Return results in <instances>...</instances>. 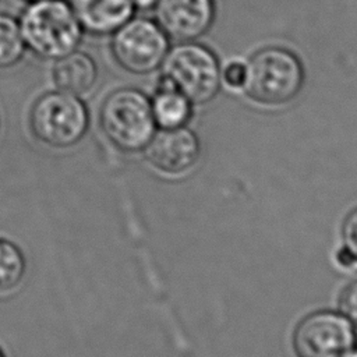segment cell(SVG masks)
<instances>
[{"label": "cell", "instance_id": "8992f818", "mask_svg": "<svg viewBox=\"0 0 357 357\" xmlns=\"http://www.w3.org/2000/svg\"><path fill=\"white\" fill-rule=\"evenodd\" d=\"M110 39V50L116 63L127 73L145 75L159 70L169 52V38L156 21L131 17Z\"/></svg>", "mask_w": 357, "mask_h": 357}, {"label": "cell", "instance_id": "9a60e30c", "mask_svg": "<svg viewBox=\"0 0 357 357\" xmlns=\"http://www.w3.org/2000/svg\"><path fill=\"white\" fill-rule=\"evenodd\" d=\"M342 241L336 261L346 268L357 266V208L351 211L343 222Z\"/></svg>", "mask_w": 357, "mask_h": 357}, {"label": "cell", "instance_id": "5b68a950", "mask_svg": "<svg viewBox=\"0 0 357 357\" xmlns=\"http://www.w3.org/2000/svg\"><path fill=\"white\" fill-rule=\"evenodd\" d=\"M248 63L244 92L257 103L278 106L294 99L303 88L304 68L289 49L269 46L258 50Z\"/></svg>", "mask_w": 357, "mask_h": 357}, {"label": "cell", "instance_id": "6da1fadb", "mask_svg": "<svg viewBox=\"0 0 357 357\" xmlns=\"http://www.w3.org/2000/svg\"><path fill=\"white\" fill-rule=\"evenodd\" d=\"M17 21L25 49L42 60L54 61L68 54L84 36L67 0L28 1Z\"/></svg>", "mask_w": 357, "mask_h": 357}, {"label": "cell", "instance_id": "9c48e42d", "mask_svg": "<svg viewBox=\"0 0 357 357\" xmlns=\"http://www.w3.org/2000/svg\"><path fill=\"white\" fill-rule=\"evenodd\" d=\"M145 149L146 159L155 169L177 176L197 163L201 145L195 132L183 126L155 132Z\"/></svg>", "mask_w": 357, "mask_h": 357}, {"label": "cell", "instance_id": "7c38bea8", "mask_svg": "<svg viewBox=\"0 0 357 357\" xmlns=\"http://www.w3.org/2000/svg\"><path fill=\"white\" fill-rule=\"evenodd\" d=\"M192 102L170 85L158 82L156 92L151 99L152 114L160 128L185 126L192 116Z\"/></svg>", "mask_w": 357, "mask_h": 357}, {"label": "cell", "instance_id": "d6986e66", "mask_svg": "<svg viewBox=\"0 0 357 357\" xmlns=\"http://www.w3.org/2000/svg\"><path fill=\"white\" fill-rule=\"evenodd\" d=\"M342 357H357V349L351 347L349 351H346Z\"/></svg>", "mask_w": 357, "mask_h": 357}, {"label": "cell", "instance_id": "3957f363", "mask_svg": "<svg viewBox=\"0 0 357 357\" xmlns=\"http://www.w3.org/2000/svg\"><path fill=\"white\" fill-rule=\"evenodd\" d=\"M160 84L170 85L192 103L212 100L220 89V63L216 54L195 40L177 42L160 64Z\"/></svg>", "mask_w": 357, "mask_h": 357}, {"label": "cell", "instance_id": "7a4b0ae2", "mask_svg": "<svg viewBox=\"0 0 357 357\" xmlns=\"http://www.w3.org/2000/svg\"><path fill=\"white\" fill-rule=\"evenodd\" d=\"M99 126L106 139L117 149H145L156 132L151 99L132 86L112 91L100 105Z\"/></svg>", "mask_w": 357, "mask_h": 357}, {"label": "cell", "instance_id": "5bb4252c", "mask_svg": "<svg viewBox=\"0 0 357 357\" xmlns=\"http://www.w3.org/2000/svg\"><path fill=\"white\" fill-rule=\"evenodd\" d=\"M25 52L18 21L8 14L0 13V70L18 64Z\"/></svg>", "mask_w": 357, "mask_h": 357}, {"label": "cell", "instance_id": "ffe728a7", "mask_svg": "<svg viewBox=\"0 0 357 357\" xmlns=\"http://www.w3.org/2000/svg\"><path fill=\"white\" fill-rule=\"evenodd\" d=\"M0 357H4V354H3V351H1V349H0Z\"/></svg>", "mask_w": 357, "mask_h": 357}, {"label": "cell", "instance_id": "ba28073f", "mask_svg": "<svg viewBox=\"0 0 357 357\" xmlns=\"http://www.w3.org/2000/svg\"><path fill=\"white\" fill-rule=\"evenodd\" d=\"M153 10L158 25L176 42L199 39L215 20L213 0H158Z\"/></svg>", "mask_w": 357, "mask_h": 357}, {"label": "cell", "instance_id": "e0dca14e", "mask_svg": "<svg viewBox=\"0 0 357 357\" xmlns=\"http://www.w3.org/2000/svg\"><path fill=\"white\" fill-rule=\"evenodd\" d=\"M340 314L357 328V280L349 283L339 297Z\"/></svg>", "mask_w": 357, "mask_h": 357}, {"label": "cell", "instance_id": "8fae6325", "mask_svg": "<svg viewBox=\"0 0 357 357\" xmlns=\"http://www.w3.org/2000/svg\"><path fill=\"white\" fill-rule=\"evenodd\" d=\"M98 77V64L86 52L75 49L53 61L52 81L56 89L82 96L95 86Z\"/></svg>", "mask_w": 357, "mask_h": 357}, {"label": "cell", "instance_id": "2e32d148", "mask_svg": "<svg viewBox=\"0 0 357 357\" xmlns=\"http://www.w3.org/2000/svg\"><path fill=\"white\" fill-rule=\"evenodd\" d=\"M248 78V63L247 60L234 57L220 64V85L240 92L244 91Z\"/></svg>", "mask_w": 357, "mask_h": 357}, {"label": "cell", "instance_id": "44dd1931", "mask_svg": "<svg viewBox=\"0 0 357 357\" xmlns=\"http://www.w3.org/2000/svg\"><path fill=\"white\" fill-rule=\"evenodd\" d=\"M25 1H36V0H25Z\"/></svg>", "mask_w": 357, "mask_h": 357}, {"label": "cell", "instance_id": "52a82bcc", "mask_svg": "<svg viewBox=\"0 0 357 357\" xmlns=\"http://www.w3.org/2000/svg\"><path fill=\"white\" fill-rule=\"evenodd\" d=\"M354 340V326L342 314L318 311L297 325L293 347L297 357H342Z\"/></svg>", "mask_w": 357, "mask_h": 357}, {"label": "cell", "instance_id": "30bf717a", "mask_svg": "<svg viewBox=\"0 0 357 357\" xmlns=\"http://www.w3.org/2000/svg\"><path fill=\"white\" fill-rule=\"evenodd\" d=\"M84 32L109 36L134 17L131 0H67Z\"/></svg>", "mask_w": 357, "mask_h": 357}, {"label": "cell", "instance_id": "277c9868", "mask_svg": "<svg viewBox=\"0 0 357 357\" xmlns=\"http://www.w3.org/2000/svg\"><path fill=\"white\" fill-rule=\"evenodd\" d=\"M29 128L32 135L49 148H71L88 132L89 110L78 95L60 89L49 91L33 102Z\"/></svg>", "mask_w": 357, "mask_h": 357}, {"label": "cell", "instance_id": "4fadbf2b", "mask_svg": "<svg viewBox=\"0 0 357 357\" xmlns=\"http://www.w3.org/2000/svg\"><path fill=\"white\" fill-rule=\"evenodd\" d=\"M25 272L26 261L22 250L14 241L0 237V298L18 290Z\"/></svg>", "mask_w": 357, "mask_h": 357}, {"label": "cell", "instance_id": "ac0fdd59", "mask_svg": "<svg viewBox=\"0 0 357 357\" xmlns=\"http://www.w3.org/2000/svg\"><path fill=\"white\" fill-rule=\"evenodd\" d=\"M156 3H158V0H131L134 10H139V11L153 10Z\"/></svg>", "mask_w": 357, "mask_h": 357}]
</instances>
